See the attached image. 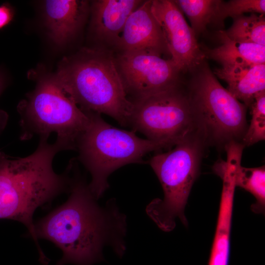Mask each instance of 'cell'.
Masks as SVG:
<instances>
[{"mask_svg":"<svg viewBox=\"0 0 265 265\" xmlns=\"http://www.w3.org/2000/svg\"><path fill=\"white\" fill-rule=\"evenodd\" d=\"M78 172L66 202L34 223L37 238L50 240L61 250L56 265H93L104 261L106 246L122 257L126 250V215L114 199L101 206Z\"/></svg>","mask_w":265,"mask_h":265,"instance_id":"cell-1","label":"cell"},{"mask_svg":"<svg viewBox=\"0 0 265 265\" xmlns=\"http://www.w3.org/2000/svg\"><path fill=\"white\" fill-rule=\"evenodd\" d=\"M40 138L36 149L24 158L0 156V219L24 224L35 241L39 260L46 256L39 245L33 215L35 210L61 193L70 191L72 178L69 168L62 174L55 172L53 159L63 150L56 141Z\"/></svg>","mask_w":265,"mask_h":265,"instance_id":"cell-2","label":"cell"},{"mask_svg":"<svg viewBox=\"0 0 265 265\" xmlns=\"http://www.w3.org/2000/svg\"><path fill=\"white\" fill-rule=\"evenodd\" d=\"M55 77L66 94L83 111L106 114L129 125L132 107L108 49L83 48L64 57Z\"/></svg>","mask_w":265,"mask_h":265,"instance_id":"cell-3","label":"cell"},{"mask_svg":"<svg viewBox=\"0 0 265 265\" xmlns=\"http://www.w3.org/2000/svg\"><path fill=\"white\" fill-rule=\"evenodd\" d=\"M20 138L35 135L48 139L52 133L64 150H76L77 141L90 122L89 112L81 110L62 90L54 74L39 77L35 89L18 106Z\"/></svg>","mask_w":265,"mask_h":265,"instance_id":"cell-4","label":"cell"},{"mask_svg":"<svg viewBox=\"0 0 265 265\" xmlns=\"http://www.w3.org/2000/svg\"><path fill=\"white\" fill-rule=\"evenodd\" d=\"M90 122L79 137L78 159L91 176L89 188L98 200L109 187L108 176L128 164L140 163L147 153L168 148L164 143L138 137L133 131L114 127L101 114L88 111Z\"/></svg>","mask_w":265,"mask_h":265,"instance_id":"cell-5","label":"cell"},{"mask_svg":"<svg viewBox=\"0 0 265 265\" xmlns=\"http://www.w3.org/2000/svg\"><path fill=\"white\" fill-rule=\"evenodd\" d=\"M205 145L201 136H192L179 142L167 152L155 155L150 161L162 186L164 197L153 200L146 212L163 231L174 229L176 218L187 225L185 209L199 174Z\"/></svg>","mask_w":265,"mask_h":265,"instance_id":"cell-6","label":"cell"},{"mask_svg":"<svg viewBox=\"0 0 265 265\" xmlns=\"http://www.w3.org/2000/svg\"><path fill=\"white\" fill-rule=\"evenodd\" d=\"M187 93L205 144L241 142L247 106L224 88L204 62L193 72Z\"/></svg>","mask_w":265,"mask_h":265,"instance_id":"cell-7","label":"cell"},{"mask_svg":"<svg viewBox=\"0 0 265 265\" xmlns=\"http://www.w3.org/2000/svg\"><path fill=\"white\" fill-rule=\"evenodd\" d=\"M131 102L129 126L147 139L169 148L192 136L203 138L187 91L183 89L181 83Z\"/></svg>","mask_w":265,"mask_h":265,"instance_id":"cell-8","label":"cell"},{"mask_svg":"<svg viewBox=\"0 0 265 265\" xmlns=\"http://www.w3.org/2000/svg\"><path fill=\"white\" fill-rule=\"evenodd\" d=\"M117 70L131 101L163 91L181 83V72L170 58L144 52L118 53Z\"/></svg>","mask_w":265,"mask_h":265,"instance_id":"cell-9","label":"cell"},{"mask_svg":"<svg viewBox=\"0 0 265 265\" xmlns=\"http://www.w3.org/2000/svg\"><path fill=\"white\" fill-rule=\"evenodd\" d=\"M151 9L161 28L171 60L181 73L193 72L205 56L183 12L171 0H152Z\"/></svg>","mask_w":265,"mask_h":265,"instance_id":"cell-10","label":"cell"},{"mask_svg":"<svg viewBox=\"0 0 265 265\" xmlns=\"http://www.w3.org/2000/svg\"><path fill=\"white\" fill-rule=\"evenodd\" d=\"M152 0H144L128 17L114 48L118 53L144 52L169 54L161 28L151 12Z\"/></svg>","mask_w":265,"mask_h":265,"instance_id":"cell-11","label":"cell"},{"mask_svg":"<svg viewBox=\"0 0 265 265\" xmlns=\"http://www.w3.org/2000/svg\"><path fill=\"white\" fill-rule=\"evenodd\" d=\"M44 8L50 38L61 46L81 29L90 13V4L84 0H48L45 1Z\"/></svg>","mask_w":265,"mask_h":265,"instance_id":"cell-12","label":"cell"},{"mask_svg":"<svg viewBox=\"0 0 265 265\" xmlns=\"http://www.w3.org/2000/svg\"><path fill=\"white\" fill-rule=\"evenodd\" d=\"M140 0L92 1L90 28L94 37L105 46L114 48L131 14L143 2Z\"/></svg>","mask_w":265,"mask_h":265,"instance_id":"cell-13","label":"cell"},{"mask_svg":"<svg viewBox=\"0 0 265 265\" xmlns=\"http://www.w3.org/2000/svg\"><path fill=\"white\" fill-rule=\"evenodd\" d=\"M213 73L227 83L228 91L247 107L258 93L265 90V63L239 62L224 64Z\"/></svg>","mask_w":265,"mask_h":265,"instance_id":"cell-14","label":"cell"},{"mask_svg":"<svg viewBox=\"0 0 265 265\" xmlns=\"http://www.w3.org/2000/svg\"><path fill=\"white\" fill-rule=\"evenodd\" d=\"M216 34L221 45L213 49L202 50L205 57L218 61L222 65L239 62L265 64V46L234 41L224 30H219Z\"/></svg>","mask_w":265,"mask_h":265,"instance_id":"cell-15","label":"cell"},{"mask_svg":"<svg viewBox=\"0 0 265 265\" xmlns=\"http://www.w3.org/2000/svg\"><path fill=\"white\" fill-rule=\"evenodd\" d=\"M183 13L188 17L191 27L195 35L206 29L210 23L216 24V17L221 0H174Z\"/></svg>","mask_w":265,"mask_h":265,"instance_id":"cell-16","label":"cell"},{"mask_svg":"<svg viewBox=\"0 0 265 265\" xmlns=\"http://www.w3.org/2000/svg\"><path fill=\"white\" fill-rule=\"evenodd\" d=\"M263 15L251 13L249 16L242 15L233 18V24L224 30L225 34L235 41L265 46V19Z\"/></svg>","mask_w":265,"mask_h":265,"instance_id":"cell-17","label":"cell"},{"mask_svg":"<svg viewBox=\"0 0 265 265\" xmlns=\"http://www.w3.org/2000/svg\"><path fill=\"white\" fill-rule=\"evenodd\" d=\"M236 186L250 192L256 199L251 206L253 212L260 213L265 211V167L248 168L241 166L238 168L236 176Z\"/></svg>","mask_w":265,"mask_h":265,"instance_id":"cell-18","label":"cell"},{"mask_svg":"<svg viewBox=\"0 0 265 265\" xmlns=\"http://www.w3.org/2000/svg\"><path fill=\"white\" fill-rule=\"evenodd\" d=\"M249 107L252 118L241 140L244 146L265 139V90L255 96Z\"/></svg>","mask_w":265,"mask_h":265,"instance_id":"cell-19","label":"cell"},{"mask_svg":"<svg viewBox=\"0 0 265 265\" xmlns=\"http://www.w3.org/2000/svg\"><path fill=\"white\" fill-rule=\"evenodd\" d=\"M265 12V0H231L227 2L221 0L217 12L216 24L223 25L227 17L234 18L243 13Z\"/></svg>","mask_w":265,"mask_h":265,"instance_id":"cell-20","label":"cell"},{"mask_svg":"<svg viewBox=\"0 0 265 265\" xmlns=\"http://www.w3.org/2000/svg\"><path fill=\"white\" fill-rule=\"evenodd\" d=\"M14 16V10L12 6L8 3H4L0 5V29L8 25Z\"/></svg>","mask_w":265,"mask_h":265,"instance_id":"cell-21","label":"cell"},{"mask_svg":"<svg viewBox=\"0 0 265 265\" xmlns=\"http://www.w3.org/2000/svg\"><path fill=\"white\" fill-rule=\"evenodd\" d=\"M4 88V81L0 73V95ZM8 121V115L7 113L0 109V134L4 130Z\"/></svg>","mask_w":265,"mask_h":265,"instance_id":"cell-22","label":"cell"},{"mask_svg":"<svg viewBox=\"0 0 265 265\" xmlns=\"http://www.w3.org/2000/svg\"><path fill=\"white\" fill-rule=\"evenodd\" d=\"M3 153L0 151V156L2 155Z\"/></svg>","mask_w":265,"mask_h":265,"instance_id":"cell-23","label":"cell"}]
</instances>
